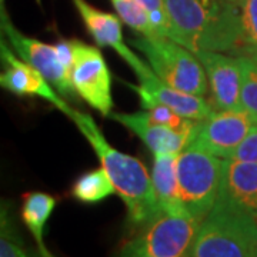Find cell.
<instances>
[{
  "label": "cell",
  "mask_w": 257,
  "mask_h": 257,
  "mask_svg": "<svg viewBox=\"0 0 257 257\" xmlns=\"http://www.w3.org/2000/svg\"><path fill=\"white\" fill-rule=\"evenodd\" d=\"M172 33L170 39L199 50L239 52L241 19L239 5L226 0H165Z\"/></svg>",
  "instance_id": "obj_1"
},
{
  "label": "cell",
  "mask_w": 257,
  "mask_h": 257,
  "mask_svg": "<svg viewBox=\"0 0 257 257\" xmlns=\"http://www.w3.org/2000/svg\"><path fill=\"white\" fill-rule=\"evenodd\" d=\"M72 120L96 152L116 187V193L126 204L128 223L133 227H146L165 214L157 202L152 177L138 157L119 152L109 145L90 114L76 110Z\"/></svg>",
  "instance_id": "obj_2"
},
{
  "label": "cell",
  "mask_w": 257,
  "mask_h": 257,
  "mask_svg": "<svg viewBox=\"0 0 257 257\" xmlns=\"http://www.w3.org/2000/svg\"><path fill=\"white\" fill-rule=\"evenodd\" d=\"M187 257H257V220L217 200L200 223Z\"/></svg>",
  "instance_id": "obj_3"
},
{
  "label": "cell",
  "mask_w": 257,
  "mask_h": 257,
  "mask_svg": "<svg viewBox=\"0 0 257 257\" xmlns=\"http://www.w3.org/2000/svg\"><path fill=\"white\" fill-rule=\"evenodd\" d=\"M132 45L146 56L153 73L162 82L196 96L209 90L207 74L199 57L169 37H139Z\"/></svg>",
  "instance_id": "obj_4"
},
{
  "label": "cell",
  "mask_w": 257,
  "mask_h": 257,
  "mask_svg": "<svg viewBox=\"0 0 257 257\" xmlns=\"http://www.w3.org/2000/svg\"><path fill=\"white\" fill-rule=\"evenodd\" d=\"M223 160L199 149L187 147L177 156L180 199L186 211L202 223L219 197Z\"/></svg>",
  "instance_id": "obj_5"
},
{
  "label": "cell",
  "mask_w": 257,
  "mask_h": 257,
  "mask_svg": "<svg viewBox=\"0 0 257 257\" xmlns=\"http://www.w3.org/2000/svg\"><path fill=\"white\" fill-rule=\"evenodd\" d=\"M200 221L192 216L162 214L121 250V257H187Z\"/></svg>",
  "instance_id": "obj_6"
},
{
  "label": "cell",
  "mask_w": 257,
  "mask_h": 257,
  "mask_svg": "<svg viewBox=\"0 0 257 257\" xmlns=\"http://www.w3.org/2000/svg\"><path fill=\"white\" fill-rule=\"evenodd\" d=\"M73 69L72 83L77 93L89 106L104 117H110L113 109L111 74L106 60L97 47L80 40H72Z\"/></svg>",
  "instance_id": "obj_7"
},
{
  "label": "cell",
  "mask_w": 257,
  "mask_h": 257,
  "mask_svg": "<svg viewBox=\"0 0 257 257\" xmlns=\"http://www.w3.org/2000/svg\"><path fill=\"white\" fill-rule=\"evenodd\" d=\"M253 124L254 121L246 110H214L209 117L197 121L189 147L220 159H230Z\"/></svg>",
  "instance_id": "obj_8"
},
{
  "label": "cell",
  "mask_w": 257,
  "mask_h": 257,
  "mask_svg": "<svg viewBox=\"0 0 257 257\" xmlns=\"http://www.w3.org/2000/svg\"><path fill=\"white\" fill-rule=\"evenodd\" d=\"M0 12H2V30L19 57L32 64L33 67H36L49 80V83L55 86L56 90L62 96L72 97L74 92L72 77L64 69L63 63L60 62L56 45H47L37 39L25 36L13 26L3 6L0 8Z\"/></svg>",
  "instance_id": "obj_9"
},
{
  "label": "cell",
  "mask_w": 257,
  "mask_h": 257,
  "mask_svg": "<svg viewBox=\"0 0 257 257\" xmlns=\"http://www.w3.org/2000/svg\"><path fill=\"white\" fill-rule=\"evenodd\" d=\"M0 56L2 63L5 66L3 73L0 74V84L3 89L16 96L42 97L52 103V106L64 113L67 117H73L76 110H73L59 94H56L52 89V84L36 67L15 55V50H12L6 45L5 39H2L0 42Z\"/></svg>",
  "instance_id": "obj_10"
},
{
  "label": "cell",
  "mask_w": 257,
  "mask_h": 257,
  "mask_svg": "<svg viewBox=\"0 0 257 257\" xmlns=\"http://www.w3.org/2000/svg\"><path fill=\"white\" fill-rule=\"evenodd\" d=\"M194 55L207 74L214 110H243L240 56L234 57L211 50H199Z\"/></svg>",
  "instance_id": "obj_11"
},
{
  "label": "cell",
  "mask_w": 257,
  "mask_h": 257,
  "mask_svg": "<svg viewBox=\"0 0 257 257\" xmlns=\"http://www.w3.org/2000/svg\"><path fill=\"white\" fill-rule=\"evenodd\" d=\"M110 117L121 123L124 127L133 132L153 155L160 153H173L180 155L184 149L192 145L197 121L192 120L182 130L169 127L155 123L150 120L147 111H136V113H111Z\"/></svg>",
  "instance_id": "obj_12"
},
{
  "label": "cell",
  "mask_w": 257,
  "mask_h": 257,
  "mask_svg": "<svg viewBox=\"0 0 257 257\" xmlns=\"http://www.w3.org/2000/svg\"><path fill=\"white\" fill-rule=\"evenodd\" d=\"M72 2L79 12L86 29L89 30V33L92 35L94 42L99 46L111 47L117 55L121 56L123 60L138 74L139 80H145L153 74V70L143 60H140L132 52V49H128L127 45L124 43L119 18H116L111 13H106L93 8L86 0H72Z\"/></svg>",
  "instance_id": "obj_13"
},
{
  "label": "cell",
  "mask_w": 257,
  "mask_h": 257,
  "mask_svg": "<svg viewBox=\"0 0 257 257\" xmlns=\"http://www.w3.org/2000/svg\"><path fill=\"white\" fill-rule=\"evenodd\" d=\"M127 86L138 93L145 110L149 109L152 104L159 103L170 107L184 119L194 120V121L206 119L214 111L211 101L206 100L204 96H196L192 93L170 87L162 82L155 73L145 80H140V86L128 84V83Z\"/></svg>",
  "instance_id": "obj_14"
},
{
  "label": "cell",
  "mask_w": 257,
  "mask_h": 257,
  "mask_svg": "<svg viewBox=\"0 0 257 257\" xmlns=\"http://www.w3.org/2000/svg\"><path fill=\"white\" fill-rule=\"evenodd\" d=\"M217 200L229 203L257 220V163L224 159Z\"/></svg>",
  "instance_id": "obj_15"
},
{
  "label": "cell",
  "mask_w": 257,
  "mask_h": 257,
  "mask_svg": "<svg viewBox=\"0 0 257 257\" xmlns=\"http://www.w3.org/2000/svg\"><path fill=\"white\" fill-rule=\"evenodd\" d=\"M177 156L173 153L155 155L152 182L155 187L157 202L165 214L190 216L184 209L177 179Z\"/></svg>",
  "instance_id": "obj_16"
},
{
  "label": "cell",
  "mask_w": 257,
  "mask_h": 257,
  "mask_svg": "<svg viewBox=\"0 0 257 257\" xmlns=\"http://www.w3.org/2000/svg\"><path fill=\"white\" fill-rule=\"evenodd\" d=\"M56 199L43 192H29L23 194L22 220L36 240L39 254L42 257H55L47 250L43 240V230L49 217L55 210Z\"/></svg>",
  "instance_id": "obj_17"
},
{
  "label": "cell",
  "mask_w": 257,
  "mask_h": 257,
  "mask_svg": "<svg viewBox=\"0 0 257 257\" xmlns=\"http://www.w3.org/2000/svg\"><path fill=\"white\" fill-rule=\"evenodd\" d=\"M116 193V187L101 166L92 172L83 173L72 186V196L82 203H99Z\"/></svg>",
  "instance_id": "obj_18"
},
{
  "label": "cell",
  "mask_w": 257,
  "mask_h": 257,
  "mask_svg": "<svg viewBox=\"0 0 257 257\" xmlns=\"http://www.w3.org/2000/svg\"><path fill=\"white\" fill-rule=\"evenodd\" d=\"M241 107L257 123V53L241 55Z\"/></svg>",
  "instance_id": "obj_19"
},
{
  "label": "cell",
  "mask_w": 257,
  "mask_h": 257,
  "mask_svg": "<svg viewBox=\"0 0 257 257\" xmlns=\"http://www.w3.org/2000/svg\"><path fill=\"white\" fill-rule=\"evenodd\" d=\"M111 3L120 19L128 28L142 33L143 36L157 37L147 12L138 0H111Z\"/></svg>",
  "instance_id": "obj_20"
},
{
  "label": "cell",
  "mask_w": 257,
  "mask_h": 257,
  "mask_svg": "<svg viewBox=\"0 0 257 257\" xmlns=\"http://www.w3.org/2000/svg\"><path fill=\"white\" fill-rule=\"evenodd\" d=\"M0 257H26L23 241L19 236L16 224L10 216V210L5 203L2 204L0 216Z\"/></svg>",
  "instance_id": "obj_21"
},
{
  "label": "cell",
  "mask_w": 257,
  "mask_h": 257,
  "mask_svg": "<svg viewBox=\"0 0 257 257\" xmlns=\"http://www.w3.org/2000/svg\"><path fill=\"white\" fill-rule=\"evenodd\" d=\"M241 49L240 55L257 53V0H240Z\"/></svg>",
  "instance_id": "obj_22"
},
{
  "label": "cell",
  "mask_w": 257,
  "mask_h": 257,
  "mask_svg": "<svg viewBox=\"0 0 257 257\" xmlns=\"http://www.w3.org/2000/svg\"><path fill=\"white\" fill-rule=\"evenodd\" d=\"M138 2L147 12L156 36L170 39L172 25H170L167 9H166L165 0H138Z\"/></svg>",
  "instance_id": "obj_23"
},
{
  "label": "cell",
  "mask_w": 257,
  "mask_h": 257,
  "mask_svg": "<svg viewBox=\"0 0 257 257\" xmlns=\"http://www.w3.org/2000/svg\"><path fill=\"white\" fill-rule=\"evenodd\" d=\"M146 111L149 113L150 120H153L155 123L169 126V127L176 128V130H182L192 121V120L182 117L180 114H177L170 107H167L165 104H159V103L152 104L149 109H146Z\"/></svg>",
  "instance_id": "obj_24"
},
{
  "label": "cell",
  "mask_w": 257,
  "mask_h": 257,
  "mask_svg": "<svg viewBox=\"0 0 257 257\" xmlns=\"http://www.w3.org/2000/svg\"><path fill=\"white\" fill-rule=\"evenodd\" d=\"M230 159L244 163H257V123L251 126L247 136L243 139Z\"/></svg>",
  "instance_id": "obj_25"
},
{
  "label": "cell",
  "mask_w": 257,
  "mask_h": 257,
  "mask_svg": "<svg viewBox=\"0 0 257 257\" xmlns=\"http://www.w3.org/2000/svg\"><path fill=\"white\" fill-rule=\"evenodd\" d=\"M26 257H42L40 254H35V253H32V251H29L26 253Z\"/></svg>",
  "instance_id": "obj_26"
},
{
  "label": "cell",
  "mask_w": 257,
  "mask_h": 257,
  "mask_svg": "<svg viewBox=\"0 0 257 257\" xmlns=\"http://www.w3.org/2000/svg\"><path fill=\"white\" fill-rule=\"evenodd\" d=\"M226 2H230V3H236V5H237L240 0H226Z\"/></svg>",
  "instance_id": "obj_27"
},
{
  "label": "cell",
  "mask_w": 257,
  "mask_h": 257,
  "mask_svg": "<svg viewBox=\"0 0 257 257\" xmlns=\"http://www.w3.org/2000/svg\"><path fill=\"white\" fill-rule=\"evenodd\" d=\"M3 3H5V0H0V6H3Z\"/></svg>",
  "instance_id": "obj_28"
}]
</instances>
